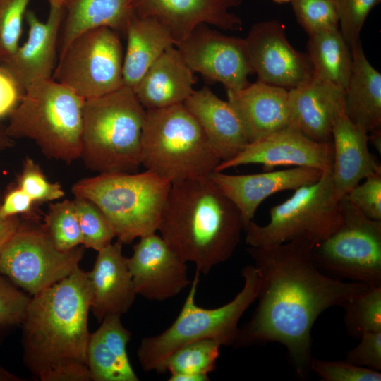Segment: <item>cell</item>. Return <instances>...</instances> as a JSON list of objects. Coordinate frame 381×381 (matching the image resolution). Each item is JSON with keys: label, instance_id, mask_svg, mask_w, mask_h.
I'll return each mask as SVG.
<instances>
[{"label": "cell", "instance_id": "15", "mask_svg": "<svg viewBox=\"0 0 381 381\" xmlns=\"http://www.w3.org/2000/svg\"><path fill=\"white\" fill-rule=\"evenodd\" d=\"M332 143L317 142L289 126L267 137L248 143L236 156L221 162L215 171L250 164H262L265 171L279 166L306 167L331 171Z\"/></svg>", "mask_w": 381, "mask_h": 381}, {"label": "cell", "instance_id": "50", "mask_svg": "<svg viewBox=\"0 0 381 381\" xmlns=\"http://www.w3.org/2000/svg\"><path fill=\"white\" fill-rule=\"evenodd\" d=\"M273 2L276 4H285V3H291L292 0H271Z\"/></svg>", "mask_w": 381, "mask_h": 381}, {"label": "cell", "instance_id": "29", "mask_svg": "<svg viewBox=\"0 0 381 381\" xmlns=\"http://www.w3.org/2000/svg\"><path fill=\"white\" fill-rule=\"evenodd\" d=\"M133 0H71L65 6L60 51L80 33L107 27L125 35Z\"/></svg>", "mask_w": 381, "mask_h": 381}, {"label": "cell", "instance_id": "40", "mask_svg": "<svg viewBox=\"0 0 381 381\" xmlns=\"http://www.w3.org/2000/svg\"><path fill=\"white\" fill-rule=\"evenodd\" d=\"M29 299L0 274V333L20 325Z\"/></svg>", "mask_w": 381, "mask_h": 381}, {"label": "cell", "instance_id": "30", "mask_svg": "<svg viewBox=\"0 0 381 381\" xmlns=\"http://www.w3.org/2000/svg\"><path fill=\"white\" fill-rule=\"evenodd\" d=\"M307 49L313 75L346 90L352 72L353 56L339 29L310 35Z\"/></svg>", "mask_w": 381, "mask_h": 381}, {"label": "cell", "instance_id": "38", "mask_svg": "<svg viewBox=\"0 0 381 381\" xmlns=\"http://www.w3.org/2000/svg\"><path fill=\"white\" fill-rule=\"evenodd\" d=\"M17 185L35 202H52L64 195L61 184L49 181L39 164L28 157L23 162Z\"/></svg>", "mask_w": 381, "mask_h": 381}, {"label": "cell", "instance_id": "31", "mask_svg": "<svg viewBox=\"0 0 381 381\" xmlns=\"http://www.w3.org/2000/svg\"><path fill=\"white\" fill-rule=\"evenodd\" d=\"M221 344L213 339H203L188 343L165 361L164 373L189 374L208 377L216 368Z\"/></svg>", "mask_w": 381, "mask_h": 381}, {"label": "cell", "instance_id": "23", "mask_svg": "<svg viewBox=\"0 0 381 381\" xmlns=\"http://www.w3.org/2000/svg\"><path fill=\"white\" fill-rule=\"evenodd\" d=\"M368 133L339 115L332 128L333 162L331 169L334 188L341 199L362 179L381 173V167L368 148Z\"/></svg>", "mask_w": 381, "mask_h": 381}, {"label": "cell", "instance_id": "51", "mask_svg": "<svg viewBox=\"0 0 381 381\" xmlns=\"http://www.w3.org/2000/svg\"><path fill=\"white\" fill-rule=\"evenodd\" d=\"M3 194H2V192H1V188H0V205L2 202V199H3Z\"/></svg>", "mask_w": 381, "mask_h": 381}, {"label": "cell", "instance_id": "46", "mask_svg": "<svg viewBox=\"0 0 381 381\" xmlns=\"http://www.w3.org/2000/svg\"><path fill=\"white\" fill-rule=\"evenodd\" d=\"M13 145V138L7 133L6 126L0 123V150L10 148Z\"/></svg>", "mask_w": 381, "mask_h": 381}, {"label": "cell", "instance_id": "20", "mask_svg": "<svg viewBox=\"0 0 381 381\" xmlns=\"http://www.w3.org/2000/svg\"><path fill=\"white\" fill-rule=\"evenodd\" d=\"M345 90L316 75L289 90L290 126L317 142H332L334 120L344 113Z\"/></svg>", "mask_w": 381, "mask_h": 381}, {"label": "cell", "instance_id": "13", "mask_svg": "<svg viewBox=\"0 0 381 381\" xmlns=\"http://www.w3.org/2000/svg\"><path fill=\"white\" fill-rule=\"evenodd\" d=\"M175 47L194 73L221 83L226 90L238 91L250 83L248 78L254 72L244 39L200 25Z\"/></svg>", "mask_w": 381, "mask_h": 381}, {"label": "cell", "instance_id": "49", "mask_svg": "<svg viewBox=\"0 0 381 381\" xmlns=\"http://www.w3.org/2000/svg\"><path fill=\"white\" fill-rule=\"evenodd\" d=\"M50 5H56L64 7L71 1V0H46Z\"/></svg>", "mask_w": 381, "mask_h": 381}, {"label": "cell", "instance_id": "18", "mask_svg": "<svg viewBox=\"0 0 381 381\" xmlns=\"http://www.w3.org/2000/svg\"><path fill=\"white\" fill-rule=\"evenodd\" d=\"M64 13V7L50 5L47 19L42 22L33 11L26 12L28 39L9 59L1 64L25 91L37 81L52 78L57 64V44Z\"/></svg>", "mask_w": 381, "mask_h": 381}, {"label": "cell", "instance_id": "41", "mask_svg": "<svg viewBox=\"0 0 381 381\" xmlns=\"http://www.w3.org/2000/svg\"><path fill=\"white\" fill-rule=\"evenodd\" d=\"M344 197L369 219L381 221V173L368 176Z\"/></svg>", "mask_w": 381, "mask_h": 381}, {"label": "cell", "instance_id": "16", "mask_svg": "<svg viewBox=\"0 0 381 381\" xmlns=\"http://www.w3.org/2000/svg\"><path fill=\"white\" fill-rule=\"evenodd\" d=\"M127 258L137 295L163 301L188 286L186 262L180 259L161 236L153 233L140 238Z\"/></svg>", "mask_w": 381, "mask_h": 381}, {"label": "cell", "instance_id": "14", "mask_svg": "<svg viewBox=\"0 0 381 381\" xmlns=\"http://www.w3.org/2000/svg\"><path fill=\"white\" fill-rule=\"evenodd\" d=\"M244 40L258 81L290 90L313 77L308 54L292 47L279 20L255 23Z\"/></svg>", "mask_w": 381, "mask_h": 381}, {"label": "cell", "instance_id": "42", "mask_svg": "<svg viewBox=\"0 0 381 381\" xmlns=\"http://www.w3.org/2000/svg\"><path fill=\"white\" fill-rule=\"evenodd\" d=\"M358 344L347 352L346 361L363 368L381 370V331L365 332Z\"/></svg>", "mask_w": 381, "mask_h": 381}, {"label": "cell", "instance_id": "33", "mask_svg": "<svg viewBox=\"0 0 381 381\" xmlns=\"http://www.w3.org/2000/svg\"><path fill=\"white\" fill-rule=\"evenodd\" d=\"M44 221L43 226L59 250L68 251L83 244L74 200L50 204Z\"/></svg>", "mask_w": 381, "mask_h": 381}, {"label": "cell", "instance_id": "48", "mask_svg": "<svg viewBox=\"0 0 381 381\" xmlns=\"http://www.w3.org/2000/svg\"><path fill=\"white\" fill-rule=\"evenodd\" d=\"M21 377L11 373L0 365V381H23Z\"/></svg>", "mask_w": 381, "mask_h": 381}, {"label": "cell", "instance_id": "47", "mask_svg": "<svg viewBox=\"0 0 381 381\" xmlns=\"http://www.w3.org/2000/svg\"><path fill=\"white\" fill-rule=\"evenodd\" d=\"M169 381H207L209 377L189 374L171 375Z\"/></svg>", "mask_w": 381, "mask_h": 381}, {"label": "cell", "instance_id": "12", "mask_svg": "<svg viewBox=\"0 0 381 381\" xmlns=\"http://www.w3.org/2000/svg\"><path fill=\"white\" fill-rule=\"evenodd\" d=\"M83 255L78 246L59 250L37 219L25 218L0 255V274L33 296L73 272Z\"/></svg>", "mask_w": 381, "mask_h": 381}, {"label": "cell", "instance_id": "45", "mask_svg": "<svg viewBox=\"0 0 381 381\" xmlns=\"http://www.w3.org/2000/svg\"><path fill=\"white\" fill-rule=\"evenodd\" d=\"M21 222L19 216L4 217L0 215V255L15 234Z\"/></svg>", "mask_w": 381, "mask_h": 381}, {"label": "cell", "instance_id": "25", "mask_svg": "<svg viewBox=\"0 0 381 381\" xmlns=\"http://www.w3.org/2000/svg\"><path fill=\"white\" fill-rule=\"evenodd\" d=\"M195 83L194 72L172 46L151 65L133 91L146 110L162 109L183 104Z\"/></svg>", "mask_w": 381, "mask_h": 381}, {"label": "cell", "instance_id": "3", "mask_svg": "<svg viewBox=\"0 0 381 381\" xmlns=\"http://www.w3.org/2000/svg\"><path fill=\"white\" fill-rule=\"evenodd\" d=\"M243 228L238 209L207 176L171 184L157 231L180 259L207 274L231 257Z\"/></svg>", "mask_w": 381, "mask_h": 381}, {"label": "cell", "instance_id": "24", "mask_svg": "<svg viewBox=\"0 0 381 381\" xmlns=\"http://www.w3.org/2000/svg\"><path fill=\"white\" fill-rule=\"evenodd\" d=\"M183 104L200 126L221 162L236 156L249 143L229 102L219 98L209 87L194 90Z\"/></svg>", "mask_w": 381, "mask_h": 381}, {"label": "cell", "instance_id": "10", "mask_svg": "<svg viewBox=\"0 0 381 381\" xmlns=\"http://www.w3.org/2000/svg\"><path fill=\"white\" fill-rule=\"evenodd\" d=\"M339 203V226L313 246L311 258L329 277L381 286V221L369 219L344 197Z\"/></svg>", "mask_w": 381, "mask_h": 381}, {"label": "cell", "instance_id": "9", "mask_svg": "<svg viewBox=\"0 0 381 381\" xmlns=\"http://www.w3.org/2000/svg\"><path fill=\"white\" fill-rule=\"evenodd\" d=\"M331 171L301 186L283 202L270 210V222L260 226L253 220L243 228L245 241L250 247L282 244L303 238L315 243L331 235L341 222V212Z\"/></svg>", "mask_w": 381, "mask_h": 381}, {"label": "cell", "instance_id": "37", "mask_svg": "<svg viewBox=\"0 0 381 381\" xmlns=\"http://www.w3.org/2000/svg\"><path fill=\"white\" fill-rule=\"evenodd\" d=\"M339 18V29L351 47L360 42V34L371 10L381 0H332Z\"/></svg>", "mask_w": 381, "mask_h": 381}, {"label": "cell", "instance_id": "36", "mask_svg": "<svg viewBox=\"0 0 381 381\" xmlns=\"http://www.w3.org/2000/svg\"><path fill=\"white\" fill-rule=\"evenodd\" d=\"M30 0H0V64L19 47L23 20Z\"/></svg>", "mask_w": 381, "mask_h": 381}, {"label": "cell", "instance_id": "4", "mask_svg": "<svg viewBox=\"0 0 381 381\" xmlns=\"http://www.w3.org/2000/svg\"><path fill=\"white\" fill-rule=\"evenodd\" d=\"M146 109L133 89L123 85L85 101L80 157L92 171L136 172Z\"/></svg>", "mask_w": 381, "mask_h": 381}, {"label": "cell", "instance_id": "35", "mask_svg": "<svg viewBox=\"0 0 381 381\" xmlns=\"http://www.w3.org/2000/svg\"><path fill=\"white\" fill-rule=\"evenodd\" d=\"M297 22L310 35L339 28V18L332 0H292Z\"/></svg>", "mask_w": 381, "mask_h": 381}, {"label": "cell", "instance_id": "44", "mask_svg": "<svg viewBox=\"0 0 381 381\" xmlns=\"http://www.w3.org/2000/svg\"><path fill=\"white\" fill-rule=\"evenodd\" d=\"M25 90L0 64V118L9 115L18 105Z\"/></svg>", "mask_w": 381, "mask_h": 381}, {"label": "cell", "instance_id": "39", "mask_svg": "<svg viewBox=\"0 0 381 381\" xmlns=\"http://www.w3.org/2000/svg\"><path fill=\"white\" fill-rule=\"evenodd\" d=\"M311 372L325 381H380V371L363 368L344 361H325L313 358Z\"/></svg>", "mask_w": 381, "mask_h": 381}, {"label": "cell", "instance_id": "34", "mask_svg": "<svg viewBox=\"0 0 381 381\" xmlns=\"http://www.w3.org/2000/svg\"><path fill=\"white\" fill-rule=\"evenodd\" d=\"M76 212L83 238L87 248L99 251L111 243L116 237L114 229L103 212L88 199L75 197Z\"/></svg>", "mask_w": 381, "mask_h": 381}, {"label": "cell", "instance_id": "43", "mask_svg": "<svg viewBox=\"0 0 381 381\" xmlns=\"http://www.w3.org/2000/svg\"><path fill=\"white\" fill-rule=\"evenodd\" d=\"M35 203L18 185L11 186L3 196L0 215L8 217L20 214L25 218L37 219L34 209Z\"/></svg>", "mask_w": 381, "mask_h": 381}, {"label": "cell", "instance_id": "28", "mask_svg": "<svg viewBox=\"0 0 381 381\" xmlns=\"http://www.w3.org/2000/svg\"><path fill=\"white\" fill-rule=\"evenodd\" d=\"M126 51L123 56V85L133 90L151 65L175 42L169 32L150 18L133 13L126 28Z\"/></svg>", "mask_w": 381, "mask_h": 381}, {"label": "cell", "instance_id": "22", "mask_svg": "<svg viewBox=\"0 0 381 381\" xmlns=\"http://www.w3.org/2000/svg\"><path fill=\"white\" fill-rule=\"evenodd\" d=\"M226 92L227 102L240 120L249 143L290 126L289 90L258 80L242 90Z\"/></svg>", "mask_w": 381, "mask_h": 381}, {"label": "cell", "instance_id": "8", "mask_svg": "<svg viewBox=\"0 0 381 381\" xmlns=\"http://www.w3.org/2000/svg\"><path fill=\"white\" fill-rule=\"evenodd\" d=\"M171 183L145 170L108 172L77 181L71 191L94 202L109 221L117 240L131 243L156 233Z\"/></svg>", "mask_w": 381, "mask_h": 381}, {"label": "cell", "instance_id": "17", "mask_svg": "<svg viewBox=\"0 0 381 381\" xmlns=\"http://www.w3.org/2000/svg\"><path fill=\"white\" fill-rule=\"evenodd\" d=\"M242 0H133V11L139 17L160 23L176 44L185 40L200 25L240 31L243 23L230 9Z\"/></svg>", "mask_w": 381, "mask_h": 381}, {"label": "cell", "instance_id": "7", "mask_svg": "<svg viewBox=\"0 0 381 381\" xmlns=\"http://www.w3.org/2000/svg\"><path fill=\"white\" fill-rule=\"evenodd\" d=\"M241 274L244 285L235 298L221 307L207 309L195 302L200 274L196 271L184 304L173 324L161 334L141 340L137 355L143 370L164 373L167 358L181 346L197 340L213 339L222 346H234L240 330L238 322L256 299L260 289V278L253 265L244 267Z\"/></svg>", "mask_w": 381, "mask_h": 381}, {"label": "cell", "instance_id": "26", "mask_svg": "<svg viewBox=\"0 0 381 381\" xmlns=\"http://www.w3.org/2000/svg\"><path fill=\"white\" fill-rule=\"evenodd\" d=\"M120 315L104 318L99 328L90 333L87 362L91 380L138 381L127 353L131 333Z\"/></svg>", "mask_w": 381, "mask_h": 381}, {"label": "cell", "instance_id": "21", "mask_svg": "<svg viewBox=\"0 0 381 381\" xmlns=\"http://www.w3.org/2000/svg\"><path fill=\"white\" fill-rule=\"evenodd\" d=\"M122 244L117 240L97 251L92 269L87 272L90 310L99 322L128 312L137 295Z\"/></svg>", "mask_w": 381, "mask_h": 381}, {"label": "cell", "instance_id": "5", "mask_svg": "<svg viewBox=\"0 0 381 381\" xmlns=\"http://www.w3.org/2000/svg\"><path fill=\"white\" fill-rule=\"evenodd\" d=\"M85 99L49 78L30 85L8 115L12 138H30L49 158L66 163L80 157Z\"/></svg>", "mask_w": 381, "mask_h": 381}, {"label": "cell", "instance_id": "11", "mask_svg": "<svg viewBox=\"0 0 381 381\" xmlns=\"http://www.w3.org/2000/svg\"><path fill=\"white\" fill-rule=\"evenodd\" d=\"M123 56L118 32L107 27L89 30L59 52L52 78L85 100L99 97L124 85Z\"/></svg>", "mask_w": 381, "mask_h": 381}, {"label": "cell", "instance_id": "19", "mask_svg": "<svg viewBox=\"0 0 381 381\" xmlns=\"http://www.w3.org/2000/svg\"><path fill=\"white\" fill-rule=\"evenodd\" d=\"M323 171L306 167L280 171L233 175L214 171L209 176L219 190L240 211L244 226L253 220L262 201L271 195L296 190L318 181Z\"/></svg>", "mask_w": 381, "mask_h": 381}, {"label": "cell", "instance_id": "32", "mask_svg": "<svg viewBox=\"0 0 381 381\" xmlns=\"http://www.w3.org/2000/svg\"><path fill=\"white\" fill-rule=\"evenodd\" d=\"M341 307L350 336L359 339L365 332L381 331V286H368Z\"/></svg>", "mask_w": 381, "mask_h": 381}, {"label": "cell", "instance_id": "2", "mask_svg": "<svg viewBox=\"0 0 381 381\" xmlns=\"http://www.w3.org/2000/svg\"><path fill=\"white\" fill-rule=\"evenodd\" d=\"M90 310L87 274L80 267L30 298L20 323L23 358L39 380H91Z\"/></svg>", "mask_w": 381, "mask_h": 381}, {"label": "cell", "instance_id": "27", "mask_svg": "<svg viewBox=\"0 0 381 381\" xmlns=\"http://www.w3.org/2000/svg\"><path fill=\"white\" fill-rule=\"evenodd\" d=\"M351 75L345 90L344 113L372 133L381 130V74L365 56L361 41L351 47Z\"/></svg>", "mask_w": 381, "mask_h": 381}, {"label": "cell", "instance_id": "1", "mask_svg": "<svg viewBox=\"0 0 381 381\" xmlns=\"http://www.w3.org/2000/svg\"><path fill=\"white\" fill-rule=\"evenodd\" d=\"M315 244L298 238L248 248L260 278L258 303L250 320L240 328L234 344H281L300 380L308 378L311 372V329L318 316L331 307H341L368 286L344 282L320 271L311 258Z\"/></svg>", "mask_w": 381, "mask_h": 381}, {"label": "cell", "instance_id": "6", "mask_svg": "<svg viewBox=\"0 0 381 381\" xmlns=\"http://www.w3.org/2000/svg\"><path fill=\"white\" fill-rule=\"evenodd\" d=\"M141 165L171 184L207 177L221 162L200 126L183 104L147 109Z\"/></svg>", "mask_w": 381, "mask_h": 381}]
</instances>
